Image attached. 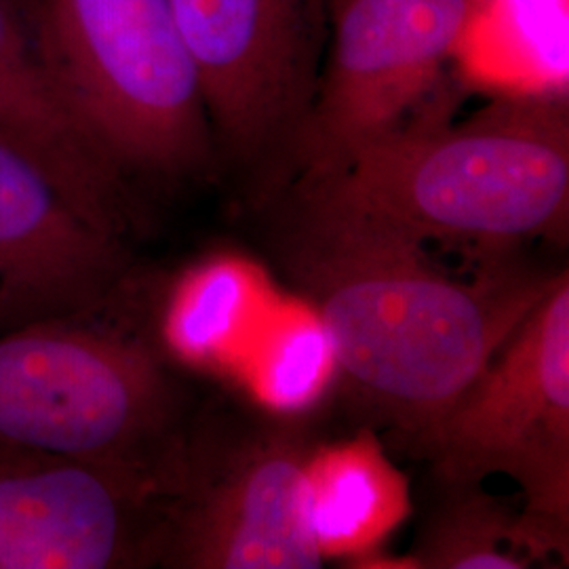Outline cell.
Returning <instances> with one entry per match:
<instances>
[{
    "instance_id": "6da1fadb",
    "label": "cell",
    "mask_w": 569,
    "mask_h": 569,
    "mask_svg": "<svg viewBox=\"0 0 569 569\" xmlns=\"http://www.w3.org/2000/svg\"><path fill=\"white\" fill-rule=\"evenodd\" d=\"M270 203L277 256L340 376L418 446L555 281L505 266L460 281L390 228L291 197Z\"/></svg>"
},
{
    "instance_id": "7a4b0ae2",
    "label": "cell",
    "mask_w": 569,
    "mask_h": 569,
    "mask_svg": "<svg viewBox=\"0 0 569 569\" xmlns=\"http://www.w3.org/2000/svg\"><path fill=\"white\" fill-rule=\"evenodd\" d=\"M453 108L355 152L291 197L390 228L418 243L510 249L566 241L569 228V93L491 96L465 121Z\"/></svg>"
},
{
    "instance_id": "3957f363",
    "label": "cell",
    "mask_w": 569,
    "mask_h": 569,
    "mask_svg": "<svg viewBox=\"0 0 569 569\" xmlns=\"http://www.w3.org/2000/svg\"><path fill=\"white\" fill-rule=\"evenodd\" d=\"M61 100L103 159L136 182L220 169L201 81L169 0H23Z\"/></svg>"
},
{
    "instance_id": "277c9868",
    "label": "cell",
    "mask_w": 569,
    "mask_h": 569,
    "mask_svg": "<svg viewBox=\"0 0 569 569\" xmlns=\"http://www.w3.org/2000/svg\"><path fill=\"white\" fill-rule=\"evenodd\" d=\"M180 397L154 346L82 321L0 333V448L163 465Z\"/></svg>"
},
{
    "instance_id": "5b68a950",
    "label": "cell",
    "mask_w": 569,
    "mask_h": 569,
    "mask_svg": "<svg viewBox=\"0 0 569 569\" xmlns=\"http://www.w3.org/2000/svg\"><path fill=\"white\" fill-rule=\"evenodd\" d=\"M420 448L432 460L437 481L510 477L526 498L519 517L529 559L568 561V272L555 277Z\"/></svg>"
},
{
    "instance_id": "8992f818",
    "label": "cell",
    "mask_w": 569,
    "mask_h": 569,
    "mask_svg": "<svg viewBox=\"0 0 569 569\" xmlns=\"http://www.w3.org/2000/svg\"><path fill=\"white\" fill-rule=\"evenodd\" d=\"M220 157L258 203L293 180L326 58L329 0H169Z\"/></svg>"
},
{
    "instance_id": "52a82bcc",
    "label": "cell",
    "mask_w": 569,
    "mask_h": 569,
    "mask_svg": "<svg viewBox=\"0 0 569 569\" xmlns=\"http://www.w3.org/2000/svg\"><path fill=\"white\" fill-rule=\"evenodd\" d=\"M475 0H329L326 58L293 180L456 106V61Z\"/></svg>"
},
{
    "instance_id": "ba28073f",
    "label": "cell",
    "mask_w": 569,
    "mask_h": 569,
    "mask_svg": "<svg viewBox=\"0 0 569 569\" xmlns=\"http://www.w3.org/2000/svg\"><path fill=\"white\" fill-rule=\"evenodd\" d=\"M182 460L0 448V569L131 568L159 557Z\"/></svg>"
},
{
    "instance_id": "9c48e42d",
    "label": "cell",
    "mask_w": 569,
    "mask_h": 569,
    "mask_svg": "<svg viewBox=\"0 0 569 569\" xmlns=\"http://www.w3.org/2000/svg\"><path fill=\"white\" fill-rule=\"evenodd\" d=\"M310 449L296 428H264L199 467L183 456L159 559L190 569L323 568L306 519Z\"/></svg>"
},
{
    "instance_id": "30bf717a",
    "label": "cell",
    "mask_w": 569,
    "mask_h": 569,
    "mask_svg": "<svg viewBox=\"0 0 569 569\" xmlns=\"http://www.w3.org/2000/svg\"><path fill=\"white\" fill-rule=\"evenodd\" d=\"M127 268L122 237L87 216L0 129V333L102 305Z\"/></svg>"
},
{
    "instance_id": "8fae6325",
    "label": "cell",
    "mask_w": 569,
    "mask_h": 569,
    "mask_svg": "<svg viewBox=\"0 0 569 569\" xmlns=\"http://www.w3.org/2000/svg\"><path fill=\"white\" fill-rule=\"evenodd\" d=\"M0 129L39 159L87 216L124 237L133 224V188L61 100L23 0H0Z\"/></svg>"
},
{
    "instance_id": "7c38bea8",
    "label": "cell",
    "mask_w": 569,
    "mask_h": 569,
    "mask_svg": "<svg viewBox=\"0 0 569 569\" xmlns=\"http://www.w3.org/2000/svg\"><path fill=\"white\" fill-rule=\"evenodd\" d=\"M409 515V479L369 430L312 446L306 462V519L323 563L352 566L385 549Z\"/></svg>"
},
{
    "instance_id": "4fadbf2b",
    "label": "cell",
    "mask_w": 569,
    "mask_h": 569,
    "mask_svg": "<svg viewBox=\"0 0 569 569\" xmlns=\"http://www.w3.org/2000/svg\"><path fill=\"white\" fill-rule=\"evenodd\" d=\"M272 291L258 266L237 256H211L173 281L161 312L167 357L199 371H230L260 336Z\"/></svg>"
},
{
    "instance_id": "5bb4252c",
    "label": "cell",
    "mask_w": 569,
    "mask_h": 569,
    "mask_svg": "<svg viewBox=\"0 0 569 569\" xmlns=\"http://www.w3.org/2000/svg\"><path fill=\"white\" fill-rule=\"evenodd\" d=\"M456 61L491 96L568 93V0H475Z\"/></svg>"
},
{
    "instance_id": "9a60e30c",
    "label": "cell",
    "mask_w": 569,
    "mask_h": 569,
    "mask_svg": "<svg viewBox=\"0 0 569 569\" xmlns=\"http://www.w3.org/2000/svg\"><path fill=\"white\" fill-rule=\"evenodd\" d=\"M441 496L418 529V569H526L521 517L483 481H439Z\"/></svg>"
},
{
    "instance_id": "2e32d148",
    "label": "cell",
    "mask_w": 569,
    "mask_h": 569,
    "mask_svg": "<svg viewBox=\"0 0 569 569\" xmlns=\"http://www.w3.org/2000/svg\"><path fill=\"white\" fill-rule=\"evenodd\" d=\"M310 319L308 323L306 308L302 321H272L264 338L247 350L253 359L244 371L249 387L272 411H305L323 395L331 376L340 373L326 329L315 312Z\"/></svg>"
}]
</instances>
